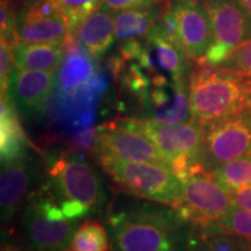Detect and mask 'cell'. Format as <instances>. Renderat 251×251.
I'll use <instances>...</instances> for the list:
<instances>
[{
  "mask_svg": "<svg viewBox=\"0 0 251 251\" xmlns=\"http://www.w3.org/2000/svg\"><path fill=\"white\" fill-rule=\"evenodd\" d=\"M248 156H251V151H250V153H249V155H248Z\"/></svg>",
  "mask_w": 251,
  "mask_h": 251,
  "instance_id": "d590c367",
  "label": "cell"
},
{
  "mask_svg": "<svg viewBox=\"0 0 251 251\" xmlns=\"http://www.w3.org/2000/svg\"><path fill=\"white\" fill-rule=\"evenodd\" d=\"M115 124L144 135L156 144L171 171L184 181L201 164L203 127L194 120L181 124H163L152 119H117Z\"/></svg>",
  "mask_w": 251,
  "mask_h": 251,
  "instance_id": "3957f363",
  "label": "cell"
},
{
  "mask_svg": "<svg viewBox=\"0 0 251 251\" xmlns=\"http://www.w3.org/2000/svg\"><path fill=\"white\" fill-rule=\"evenodd\" d=\"M2 251H34V250L31 249V248L29 249V248L20 246V244H17L15 242H9L2 248Z\"/></svg>",
  "mask_w": 251,
  "mask_h": 251,
  "instance_id": "d6a6232c",
  "label": "cell"
},
{
  "mask_svg": "<svg viewBox=\"0 0 251 251\" xmlns=\"http://www.w3.org/2000/svg\"><path fill=\"white\" fill-rule=\"evenodd\" d=\"M47 184L29 193L23 212V227L34 251H63L70 247L77 221L68 219Z\"/></svg>",
  "mask_w": 251,
  "mask_h": 251,
  "instance_id": "5b68a950",
  "label": "cell"
},
{
  "mask_svg": "<svg viewBox=\"0 0 251 251\" xmlns=\"http://www.w3.org/2000/svg\"><path fill=\"white\" fill-rule=\"evenodd\" d=\"M186 221L177 209L141 206L109 216L113 251H185Z\"/></svg>",
  "mask_w": 251,
  "mask_h": 251,
  "instance_id": "6da1fadb",
  "label": "cell"
},
{
  "mask_svg": "<svg viewBox=\"0 0 251 251\" xmlns=\"http://www.w3.org/2000/svg\"><path fill=\"white\" fill-rule=\"evenodd\" d=\"M0 150L1 164L11 163L31 153V143L25 133L20 113L7 93H1L0 100Z\"/></svg>",
  "mask_w": 251,
  "mask_h": 251,
  "instance_id": "e0dca14e",
  "label": "cell"
},
{
  "mask_svg": "<svg viewBox=\"0 0 251 251\" xmlns=\"http://www.w3.org/2000/svg\"><path fill=\"white\" fill-rule=\"evenodd\" d=\"M63 251H74V250L70 249V248H68V249H65V250H63Z\"/></svg>",
  "mask_w": 251,
  "mask_h": 251,
  "instance_id": "e575fe53",
  "label": "cell"
},
{
  "mask_svg": "<svg viewBox=\"0 0 251 251\" xmlns=\"http://www.w3.org/2000/svg\"><path fill=\"white\" fill-rule=\"evenodd\" d=\"M51 186L64 200L78 201L90 211L97 209L103 201V187L99 175L85 161L81 150L65 152L48 161Z\"/></svg>",
  "mask_w": 251,
  "mask_h": 251,
  "instance_id": "52a82bcc",
  "label": "cell"
},
{
  "mask_svg": "<svg viewBox=\"0 0 251 251\" xmlns=\"http://www.w3.org/2000/svg\"><path fill=\"white\" fill-rule=\"evenodd\" d=\"M216 225L221 226L228 230L234 231L241 236L251 241V212L234 207L224 216H221Z\"/></svg>",
  "mask_w": 251,
  "mask_h": 251,
  "instance_id": "484cf974",
  "label": "cell"
},
{
  "mask_svg": "<svg viewBox=\"0 0 251 251\" xmlns=\"http://www.w3.org/2000/svg\"><path fill=\"white\" fill-rule=\"evenodd\" d=\"M234 207L230 194L211 172L200 168L183 181L181 202L176 209L192 226H208L215 224Z\"/></svg>",
  "mask_w": 251,
  "mask_h": 251,
  "instance_id": "9c48e42d",
  "label": "cell"
},
{
  "mask_svg": "<svg viewBox=\"0 0 251 251\" xmlns=\"http://www.w3.org/2000/svg\"><path fill=\"white\" fill-rule=\"evenodd\" d=\"M70 247L74 251H109L107 233L99 222L87 220L77 228Z\"/></svg>",
  "mask_w": 251,
  "mask_h": 251,
  "instance_id": "cb8c5ba5",
  "label": "cell"
},
{
  "mask_svg": "<svg viewBox=\"0 0 251 251\" xmlns=\"http://www.w3.org/2000/svg\"><path fill=\"white\" fill-rule=\"evenodd\" d=\"M143 51L137 63L151 75H164L175 80H185L187 58L183 46L172 39L157 21L143 40Z\"/></svg>",
  "mask_w": 251,
  "mask_h": 251,
  "instance_id": "7c38bea8",
  "label": "cell"
},
{
  "mask_svg": "<svg viewBox=\"0 0 251 251\" xmlns=\"http://www.w3.org/2000/svg\"><path fill=\"white\" fill-rule=\"evenodd\" d=\"M164 4L114 12L115 39L120 43L143 41L158 21Z\"/></svg>",
  "mask_w": 251,
  "mask_h": 251,
  "instance_id": "7402d4cb",
  "label": "cell"
},
{
  "mask_svg": "<svg viewBox=\"0 0 251 251\" xmlns=\"http://www.w3.org/2000/svg\"><path fill=\"white\" fill-rule=\"evenodd\" d=\"M168 0H102V6L112 12L124 11V9L146 7L157 4H164Z\"/></svg>",
  "mask_w": 251,
  "mask_h": 251,
  "instance_id": "f546056e",
  "label": "cell"
},
{
  "mask_svg": "<svg viewBox=\"0 0 251 251\" xmlns=\"http://www.w3.org/2000/svg\"><path fill=\"white\" fill-rule=\"evenodd\" d=\"M14 59L12 47L4 40H0V89L5 93L8 89V83L14 71Z\"/></svg>",
  "mask_w": 251,
  "mask_h": 251,
  "instance_id": "f1b7e54d",
  "label": "cell"
},
{
  "mask_svg": "<svg viewBox=\"0 0 251 251\" xmlns=\"http://www.w3.org/2000/svg\"><path fill=\"white\" fill-rule=\"evenodd\" d=\"M214 67L251 75V39L231 50Z\"/></svg>",
  "mask_w": 251,
  "mask_h": 251,
  "instance_id": "4316f807",
  "label": "cell"
},
{
  "mask_svg": "<svg viewBox=\"0 0 251 251\" xmlns=\"http://www.w3.org/2000/svg\"><path fill=\"white\" fill-rule=\"evenodd\" d=\"M68 41L21 42L12 47L15 67L23 70L56 71L67 56Z\"/></svg>",
  "mask_w": 251,
  "mask_h": 251,
  "instance_id": "d6986e66",
  "label": "cell"
},
{
  "mask_svg": "<svg viewBox=\"0 0 251 251\" xmlns=\"http://www.w3.org/2000/svg\"><path fill=\"white\" fill-rule=\"evenodd\" d=\"M35 158L29 153L17 161L1 164L0 177V206L1 222L7 225L17 214L28 191L36 178Z\"/></svg>",
  "mask_w": 251,
  "mask_h": 251,
  "instance_id": "2e32d148",
  "label": "cell"
},
{
  "mask_svg": "<svg viewBox=\"0 0 251 251\" xmlns=\"http://www.w3.org/2000/svg\"><path fill=\"white\" fill-rule=\"evenodd\" d=\"M97 162L115 184L126 192L178 208L183 181L170 169L148 162L122 159L96 151Z\"/></svg>",
  "mask_w": 251,
  "mask_h": 251,
  "instance_id": "277c9868",
  "label": "cell"
},
{
  "mask_svg": "<svg viewBox=\"0 0 251 251\" xmlns=\"http://www.w3.org/2000/svg\"><path fill=\"white\" fill-rule=\"evenodd\" d=\"M185 251H251V241L221 226H193Z\"/></svg>",
  "mask_w": 251,
  "mask_h": 251,
  "instance_id": "ffe728a7",
  "label": "cell"
},
{
  "mask_svg": "<svg viewBox=\"0 0 251 251\" xmlns=\"http://www.w3.org/2000/svg\"><path fill=\"white\" fill-rule=\"evenodd\" d=\"M96 151L128 161L148 162L170 169L165 157L151 140L142 134L122 128L115 121L98 127L93 152Z\"/></svg>",
  "mask_w": 251,
  "mask_h": 251,
  "instance_id": "8fae6325",
  "label": "cell"
},
{
  "mask_svg": "<svg viewBox=\"0 0 251 251\" xmlns=\"http://www.w3.org/2000/svg\"><path fill=\"white\" fill-rule=\"evenodd\" d=\"M93 59L78 47L76 41H69L67 56L58 71V91L70 92L87 85L98 75Z\"/></svg>",
  "mask_w": 251,
  "mask_h": 251,
  "instance_id": "44dd1931",
  "label": "cell"
},
{
  "mask_svg": "<svg viewBox=\"0 0 251 251\" xmlns=\"http://www.w3.org/2000/svg\"><path fill=\"white\" fill-rule=\"evenodd\" d=\"M55 1L67 20L70 37L74 41L80 25L102 5V0H55Z\"/></svg>",
  "mask_w": 251,
  "mask_h": 251,
  "instance_id": "d4e9b609",
  "label": "cell"
},
{
  "mask_svg": "<svg viewBox=\"0 0 251 251\" xmlns=\"http://www.w3.org/2000/svg\"><path fill=\"white\" fill-rule=\"evenodd\" d=\"M0 34L1 40L9 46H14L19 42L15 7L12 0H1L0 2Z\"/></svg>",
  "mask_w": 251,
  "mask_h": 251,
  "instance_id": "83f0119b",
  "label": "cell"
},
{
  "mask_svg": "<svg viewBox=\"0 0 251 251\" xmlns=\"http://www.w3.org/2000/svg\"><path fill=\"white\" fill-rule=\"evenodd\" d=\"M202 127L201 164L208 172L250 153L251 108L203 122Z\"/></svg>",
  "mask_w": 251,
  "mask_h": 251,
  "instance_id": "8992f818",
  "label": "cell"
},
{
  "mask_svg": "<svg viewBox=\"0 0 251 251\" xmlns=\"http://www.w3.org/2000/svg\"><path fill=\"white\" fill-rule=\"evenodd\" d=\"M240 2L251 13V0H240Z\"/></svg>",
  "mask_w": 251,
  "mask_h": 251,
  "instance_id": "836d02e7",
  "label": "cell"
},
{
  "mask_svg": "<svg viewBox=\"0 0 251 251\" xmlns=\"http://www.w3.org/2000/svg\"><path fill=\"white\" fill-rule=\"evenodd\" d=\"M213 28V42L198 61L216 65L231 50L251 39V13L240 0H200Z\"/></svg>",
  "mask_w": 251,
  "mask_h": 251,
  "instance_id": "ba28073f",
  "label": "cell"
},
{
  "mask_svg": "<svg viewBox=\"0 0 251 251\" xmlns=\"http://www.w3.org/2000/svg\"><path fill=\"white\" fill-rule=\"evenodd\" d=\"M17 33L21 42L74 41L64 15L55 0H43L24 9H15Z\"/></svg>",
  "mask_w": 251,
  "mask_h": 251,
  "instance_id": "5bb4252c",
  "label": "cell"
},
{
  "mask_svg": "<svg viewBox=\"0 0 251 251\" xmlns=\"http://www.w3.org/2000/svg\"><path fill=\"white\" fill-rule=\"evenodd\" d=\"M164 7L174 20L187 58L200 61L213 42L211 20L200 0H168Z\"/></svg>",
  "mask_w": 251,
  "mask_h": 251,
  "instance_id": "30bf717a",
  "label": "cell"
},
{
  "mask_svg": "<svg viewBox=\"0 0 251 251\" xmlns=\"http://www.w3.org/2000/svg\"><path fill=\"white\" fill-rule=\"evenodd\" d=\"M114 39V12L102 5L80 25L75 36L78 47L94 59L111 48Z\"/></svg>",
  "mask_w": 251,
  "mask_h": 251,
  "instance_id": "ac0fdd59",
  "label": "cell"
},
{
  "mask_svg": "<svg viewBox=\"0 0 251 251\" xmlns=\"http://www.w3.org/2000/svg\"><path fill=\"white\" fill-rule=\"evenodd\" d=\"M56 71L14 69L7 93L20 115L40 118L47 112L57 77Z\"/></svg>",
  "mask_w": 251,
  "mask_h": 251,
  "instance_id": "4fadbf2b",
  "label": "cell"
},
{
  "mask_svg": "<svg viewBox=\"0 0 251 251\" xmlns=\"http://www.w3.org/2000/svg\"><path fill=\"white\" fill-rule=\"evenodd\" d=\"M194 120L207 122L251 108V75L196 62L190 75Z\"/></svg>",
  "mask_w": 251,
  "mask_h": 251,
  "instance_id": "7a4b0ae2",
  "label": "cell"
},
{
  "mask_svg": "<svg viewBox=\"0 0 251 251\" xmlns=\"http://www.w3.org/2000/svg\"><path fill=\"white\" fill-rule=\"evenodd\" d=\"M211 174L228 193L251 186V156H244L221 164Z\"/></svg>",
  "mask_w": 251,
  "mask_h": 251,
  "instance_id": "603a6c76",
  "label": "cell"
},
{
  "mask_svg": "<svg viewBox=\"0 0 251 251\" xmlns=\"http://www.w3.org/2000/svg\"><path fill=\"white\" fill-rule=\"evenodd\" d=\"M229 194H230L235 207L251 212V186L241 188V190L234 191Z\"/></svg>",
  "mask_w": 251,
  "mask_h": 251,
  "instance_id": "4dcf8cb0",
  "label": "cell"
},
{
  "mask_svg": "<svg viewBox=\"0 0 251 251\" xmlns=\"http://www.w3.org/2000/svg\"><path fill=\"white\" fill-rule=\"evenodd\" d=\"M41 1H43V0H12L15 9H24L30 7V6L39 4Z\"/></svg>",
  "mask_w": 251,
  "mask_h": 251,
  "instance_id": "1f68e13d",
  "label": "cell"
},
{
  "mask_svg": "<svg viewBox=\"0 0 251 251\" xmlns=\"http://www.w3.org/2000/svg\"><path fill=\"white\" fill-rule=\"evenodd\" d=\"M151 86L143 107L149 118L163 124H181L192 120L190 90L185 80L169 79L163 75L151 77Z\"/></svg>",
  "mask_w": 251,
  "mask_h": 251,
  "instance_id": "9a60e30c",
  "label": "cell"
}]
</instances>
